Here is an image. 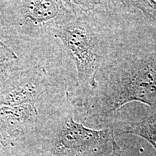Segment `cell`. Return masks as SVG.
I'll list each match as a JSON object with an SVG mask.
<instances>
[{
    "label": "cell",
    "instance_id": "8",
    "mask_svg": "<svg viewBox=\"0 0 156 156\" xmlns=\"http://www.w3.org/2000/svg\"><path fill=\"white\" fill-rule=\"evenodd\" d=\"M17 62L16 54L0 40V75L13 67Z\"/></svg>",
    "mask_w": 156,
    "mask_h": 156
},
{
    "label": "cell",
    "instance_id": "4",
    "mask_svg": "<svg viewBox=\"0 0 156 156\" xmlns=\"http://www.w3.org/2000/svg\"><path fill=\"white\" fill-rule=\"evenodd\" d=\"M55 126L51 140V156H86L103 151L114 138L113 129H93L74 120L72 110L61 109L50 116Z\"/></svg>",
    "mask_w": 156,
    "mask_h": 156
},
{
    "label": "cell",
    "instance_id": "6",
    "mask_svg": "<svg viewBox=\"0 0 156 156\" xmlns=\"http://www.w3.org/2000/svg\"><path fill=\"white\" fill-rule=\"evenodd\" d=\"M38 120L34 105L0 107V144L14 146L21 136L36 129Z\"/></svg>",
    "mask_w": 156,
    "mask_h": 156
},
{
    "label": "cell",
    "instance_id": "1",
    "mask_svg": "<svg viewBox=\"0 0 156 156\" xmlns=\"http://www.w3.org/2000/svg\"><path fill=\"white\" fill-rule=\"evenodd\" d=\"M101 71L106 73L97 83L88 112L108 116L132 101L145 103L156 112V46H132Z\"/></svg>",
    "mask_w": 156,
    "mask_h": 156
},
{
    "label": "cell",
    "instance_id": "2",
    "mask_svg": "<svg viewBox=\"0 0 156 156\" xmlns=\"http://www.w3.org/2000/svg\"><path fill=\"white\" fill-rule=\"evenodd\" d=\"M78 11L75 1H0V28L23 40L53 37Z\"/></svg>",
    "mask_w": 156,
    "mask_h": 156
},
{
    "label": "cell",
    "instance_id": "7",
    "mask_svg": "<svg viewBox=\"0 0 156 156\" xmlns=\"http://www.w3.org/2000/svg\"><path fill=\"white\" fill-rule=\"evenodd\" d=\"M122 134H132L141 136L151 144L156 150V112H153L145 120L130 123Z\"/></svg>",
    "mask_w": 156,
    "mask_h": 156
},
{
    "label": "cell",
    "instance_id": "9",
    "mask_svg": "<svg viewBox=\"0 0 156 156\" xmlns=\"http://www.w3.org/2000/svg\"><path fill=\"white\" fill-rule=\"evenodd\" d=\"M126 5H130L132 7L140 9L151 22L156 24V2L153 0L146 1H124Z\"/></svg>",
    "mask_w": 156,
    "mask_h": 156
},
{
    "label": "cell",
    "instance_id": "5",
    "mask_svg": "<svg viewBox=\"0 0 156 156\" xmlns=\"http://www.w3.org/2000/svg\"><path fill=\"white\" fill-rule=\"evenodd\" d=\"M50 86L44 68H28L15 64L0 75V107L30 104L36 106L43 93Z\"/></svg>",
    "mask_w": 156,
    "mask_h": 156
},
{
    "label": "cell",
    "instance_id": "3",
    "mask_svg": "<svg viewBox=\"0 0 156 156\" xmlns=\"http://www.w3.org/2000/svg\"><path fill=\"white\" fill-rule=\"evenodd\" d=\"M91 10L80 9L56 30L53 37L59 39L75 64L77 86L95 90L98 73L106 64L108 42L90 15Z\"/></svg>",
    "mask_w": 156,
    "mask_h": 156
},
{
    "label": "cell",
    "instance_id": "10",
    "mask_svg": "<svg viewBox=\"0 0 156 156\" xmlns=\"http://www.w3.org/2000/svg\"><path fill=\"white\" fill-rule=\"evenodd\" d=\"M112 144L113 147L112 156H122V150L121 149V147L119 146L118 144H117L116 140H115V137L112 140Z\"/></svg>",
    "mask_w": 156,
    "mask_h": 156
}]
</instances>
